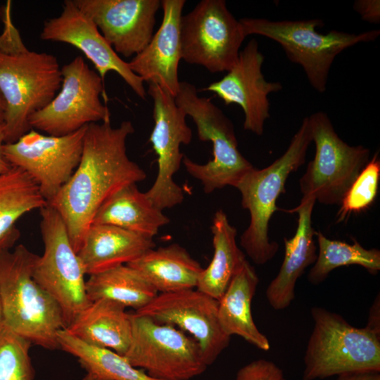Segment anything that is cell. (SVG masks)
<instances>
[{
  "label": "cell",
  "mask_w": 380,
  "mask_h": 380,
  "mask_svg": "<svg viewBox=\"0 0 380 380\" xmlns=\"http://www.w3.org/2000/svg\"><path fill=\"white\" fill-rule=\"evenodd\" d=\"M4 124L0 125V174L8 171L12 166L6 159L3 148L4 144Z\"/></svg>",
  "instance_id": "8d00e7d4"
},
{
  "label": "cell",
  "mask_w": 380,
  "mask_h": 380,
  "mask_svg": "<svg viewBox=\"0 0 380 380\" xmlns=\"http://www.w3.org/2000/svg\"><path fill=\"white\" fill-rule=\"evenodd\" d=\"M258 282L254 268L246 259L218 300V319L227 335H238L256 348L268 350L270 341L257 328L251 312V302Z\"/></svg>",
  "instance_id": "603a6c76"
},
{
  "label": "cell",
  "mask_w": 380,
  "mask_h": 380,
  "mask_svg": "<svg viewBox=\"0 0 380 380\" xmlns=\"http://www.w3.org/2000/svg\"><path fill=\"white\" fill-rule=\"evenodd\" d=\"M353 9L362 20L374 24L380 23L379 0H357L353 4Z\"/></svg>",
  "instance_id": "836d02e7"
},
{
  "label": "cell",
  "mask_w": 380,
  "mask_h": 380,
  "mask_svg": "<svg viewBox=\"0 0 380 380\" xmlns=\"http://www.w3.org/2000/svg\"><path fill=\"white\" fill-rule=\"evenodd\" d=\"M96 24L115 51L125 57L140 53L153 35L159 0H73Z\"/></svg>",
  "instance_id": "ac0fdd59"
},
{
  "label": "cell",
  "mask_w": 380,
  "mask_h": 380,
  "mask_svg": "<svg viewBox=\"0 0 380 380\" xmlns=\"http://www.w3.org/2000/svg\"><path fill=\"white\" fill-rule=\"evenodd\" d=\"M134 132L122 121L87 125L80 163L71 177L48 204L61 217L77 253L101 205L123 187L146 179V172L127 154L126 140Z\"/></svg>",
  "instance_id": "6da1fadb"
},
{
  "label": "cell",
  "mask_w": 380,
  "mask_h": 380,
  "mask_svg": "<svg viewBox=\"0 0 380 380\" xmlns=\"http://www.w3.org/2000/svg\"><path fill=\"white\" fill-rule=\"evenodd\" d=\"M38 257L23 244L0 253L4 324L32 344L56 350L65 323L56 301L33 277Z\"/></svg>",
  "instance_id": "3957f363"
},
{
  "label": "cell",
  "mask_w": 380,
  "mask_h": 380,
  "mask_svg": "<svg viewBox=\"0 0 380 380\" xmlns=\"http://www.w3.org/2000/svg\"><path fill=\"white\" fill-rule=\"evenodd\" d=\"M132 337L123 355L134 367L160 380H189L207 368L198 343L175 327L130 314Z\"/></svg>",
  "instance_id": "30bf717a"
},
{
  "label": "cell",
  "mask_w": 380,
  "mask_h": 380,
  "mask_svg": "<svg viewBox=\"0 0 380 380\" xmlns=\"http://www.w3.org/2000/svg\"><path fill=\"white\" fill-rule=\"evenodd\" d=\"M125 307L108 299L92 301L65 329L80 341L124 355L132 337Z\"/></svg>",
  "instance_id": "7402d4cb"
},
{
  "label": "cell",
  "mask_w": 380,
  "mask_h": 380,
  "mask_svg": "<svg viewBox=\"0 0 380 380\" xmlns=\"http://www.w3.org/2000/svg\"><path fill=\"white\" fill-rule=\"evenodd\" d=\"M264 60L258 41L252 39L240 51L227 74L203 89L216 94L225 105L240 106L244 113V129L257 135L263 134L265 122L270 117L268 95L283 88L279 82L265 80L262 72Z\"/></svg>",
  "instance_id": "e0dca14e"
},
{
  "label": "cell",
  "mask_w": 380,
  "mask_h": 380,
  "mask_svg": "<svg viewBox=\"0 0 380 380\" xmlns=\"http://www.w3.org/2000/svg\"><path fill=\"white\" fill-rule=\"evenodd\" d=\"M137 314L163 324L177 326L198 343L206 365L213 364L229 346L231 336L218 319V300L194 289L158 293Z\"/></svg>",
  "instance_id": "9a60e30c"
},
{
  "label": "cell",
  "mask_w": 380,
  "mask_h": 380,
  "mask_svg": "<svg viewBox=\"0 0 380 380\" xmlns=\"http://www.w3.org/2000/svg\"><path fill=\"white\" fill-rule=\"evenodd\" d=\"M147 93L153 101L154 127L149 141L158 156V175L146 194L154 206L163 210L181 203L182 189L173 180L184 154L181 144H189L192 131L186 122L184 110L177 106L175 98L160 86L148 83Z\"/></svg>",
  "instance_id": "5bb4252c"
},
{
  "label": "cell",
  "mask_w": 380,
  "mask_h": 380,
  "mask_svg": "<svg viewBox=\"0 0 380 380\" xmlns=\"http://www.w3.org/2000/svg\"><path fill=\"white\" fill-rule=\"evenodd\" d=\"M336 380H380V372L359 371L338 375Z\"/></svg>",
  "instance_id": "e575fe53"
},
{
  "label": "cell",
  "mask_w": 380,
  "mask_h": 380,
  "mask_svg": "<svg viewBox=\"0 0 380 380\" xmlns=\"http://www.w3.org/2000/svg\"><path fill=\"white\" fill-rule=\"evenodd\" d=\"M308 117L315 154L299 181L303 198H312L323 204H340L369 162L370 150L343 141L324 112Z\"/></svg>",
  "instance_id": "ba28073f"
},
{
  "label": "cell",
  "mask_w": 380,
  "mask_h": 380,
  "mask_svg": "<svg viewBox=\"0 0 380 380\" xmlns=\"http://www.w3.org/2000/svg\"><path fill=\"white\" fill-rule=\"evenodd\" d=\"M315 203L312 198H302L300 204L290 210L298 215L296 231L291 239L284 238L285 253L282 265L265 293L269 304L276 310L289 306L295 298L298 279L317 259L314 241L316 231L312 224Z\"/></svg>",
  "instance_id": "ffe728a7"
},
{
  "label": "cell",
  "mask_w": 380,
  "mask_h": 380,
  "mask_svg": "<svg viewBox=\"0 0 380 380\" xmlns=\"http://www.w3.org/2000/svg\"><path fill=\"white\" fill-rule=\"evenodd\" d=\"M59 91L44 108L30 118L32 129L52 136H63L91 123L110 120L101 99L103 80L80 56L61 68Z\"/></svg>",
  "instance_id": "7c38bea8"
},
{
  "label": "cell",
  "mask_w": 380,
  "mask_h": 380,
  "mask_svg": "<svg viewBox=\"0 0 380 380\" xmlns=\"http://www.w3.org/2000/svg\"><path fill=\"white\" fill-rule=\"evenodd\" d=\"M0 35V92L6 104L4 142L13 143L32 129L30 118L59 91L62 73L57 58L29 51L5 8Z\"/></svg>",
  "instance_id": "7a4b0ae2"
},
{
  "label": "cell",
  "mask_w": 380,
  "mask_h": 380,
  "mask_svg": "<svg viewBox=\"0 0 380 380\" xmlns=\"http://www.w3.org/2000/svg\"><path fill=\"white\" fill-rule=\"evenodd\" d=\"M235 380H286L282 370L271 361L261 359L241 368Z\"/></svg>",
  "instance_id": "d6a6232c"
},
{
  "label": "cell",
  "mask_w": 380,
  "mask_h": 380,
  "mask_svg": "<svg viewBox=\"0 0 380 380\" xmlns=\"http://www.w3.org/2000/svg\"><path fill=\"white\" fill-rule=\"evenodd\" d=\"M127 265L142 275L158 293L196 288L203 269L177 243L149 249Z\"/></svg>",
  "instance_id": "cb8c5ba5"
},
{
  "label": "cell",
  "mask_w": 380,
  "mask_h": 380,
  "mask_svg": "<svg viewBox=\"0 0 380 380\" xmlns=\"http://www.w3.org/2000/svg\"><path fill=\"white\" fill-rule=\"evenodd\" d=\"M6 110V104L5 100L0 92V125L4 124L5 114Z\"/></svg>",
  "instance_id": "74e56055"
},
{
  "label": "cell",
  "mask_w": 380,
  "mask_h": 380,
  "mask_svg": "<svg viewBox=\"0 0 380 380\" xmlns=\"http://www.w3.org/2000/svg\"><path fill=\"white\" fill-rule=\"evenodd\" d=\"M314 326L304 356L303 380L359 371L380 372V334L355 327L321 307L310 310Z\"/></svg>",
  "instance_id": "8992f818"
},
{
  "label": "cell",
  "mask_w": 380,
  "mask_h": 380,
  "mask_svg": "<svg viewBox=\"0 0 380 380\" xmlns=\"http://www.w3.org/2000/svg\"><path fill=\"white\" fill-rule=\"evenodd\" d=\"M380 302L379 295L375 298L369 314V318L366 327L370 330L380 334Z\"/></svg>",
  "instance_id": "d590c367"
},
{
  "label": "cell",
  "mask_w": 380,
  "mask_h": 380,
  "mask_svg": "<svg viewBox=\"0 0 380 380\" xmlns=\"http://www.w3.org/2000/svg\"><path fill=\"white\" fill-rule=\"evenodd\" d=\"M185 0H162V23L148 44L128 62L144 82L153 83L176 96L179 87L178 67L182 59L181 18Z\"/></svg>",
  "instance_id": "d6986e66"
},
{
  "label": "cell",
  "mask_w": 380,
  "mask_h": 380,
  "mask_svg": "<svg viewBox=\"0 0 380 380\" xmlns=\"http://www.w3.org/2000/svg\"><path fill=\"white\" fill-rule=\"evenodd\" d=\"M246 37L258 34L271 39L281 45L288 58L300 65L312 87L319 93L327 89L331 66L335 58L343 50L359 43L375 41L379 30L358 34L331 30L319 33L323 27L321 19L270 20L265 18L239 20Z\"/></svg>",
  "instance_id": "5b68a950"
},
{
  "label": "cell",
  "mask_w": 380,
  "mask_h": 380,
  "mask_svg": "<svg viewBox=\"0 0 380 380\" xmlns=\"http://www.w3.org/2000/svg\"><path fill=\"white\" fill-rule=\"evenodd\" d=\"M319 251L308 279L317 285L322 283L334 269L346 265H357L371 274L380 270V251L376 248L366 249L355 239L353 244L331 240L320 231L315 232Z\"/></svg>",
  "instance_id": "f546056e"
},
{
  "label": "cell",
  "mask_w": 380,
  "mask_h": 380,
  "mask_svg": "<svg viewBox=\"0 0 380 380\" xmlns=\"http://www.w3.org/2000/svg\"><path fill=\"white\" fill-rule=\"evenodd\" d=\"M32 344L4 324L0 329V380H34Z\"/></svg>",
  "instance_id": "4dcf8cb0"
},
{
  "label": "cell",
  "mask_w": 380,
  "mask_h": 380,
  "mask_svg": "<svg viewBox=\"0 0 380 380\" xmlns=\"http://www.w3.org/2000/svg\"><path fill=\"white\" fill-rule=\"evenodd\" d=\"M40 212L44 250L35 263L33 277L59 305L65 328L91 303L86 291L87 274L60 215L48 204Z\"/></svg>",
  "instance_id": "9c48e42d"
},
{
  "label": "cell",
  "mask_w": 380,
  "mask_h": 380,
  "mask_svg": "<svg viewBox=\"0 0 380 380\" xmlns=\"http://www.w3.org/2000/svg\"><path fill=\"white\" fill-rule=\"evenodd\" d=\"M86 291L91 302L108 299L136 311L146 306L158 294L142 275L127 265L89 275Z\"/></svg>",
  "instance_id": "f1b7e54d"
},
{
  "label": "cell",
  "mask_w": 380,
  "mask_h": 380,
  "mask_svg": "<svg viewBox=\"0 0 380 380\" xmlns=\"http://www.w3.org/2000/svg\"><path fill=\"white\" fill-rule=\"evenodd\" d=\"M153 238L104 224H91L77 252L88 275L127 265L155 248Z\"/></svg>",
  "instance_id": "44dd1931"
},
{
  "label": "cell",
  "mask_w": 380,
  "mask_h": 380,
  "mask_svg": "<svg viewBox=\"0 0 380 380\" xmlns=\"http://www.w3.org/2000/svg\"><path fill=\"white\" fill-rule=\"evenodd\" d=\"M175 101L192 118L198 139L213 144V158L205 164L184 156L188 173L201 182L206 194L226 186L235 187L254 167L238 149L232 121L211 99L199 96L196 87L186 81L180 82Z\"/></svg>",
  "instance_id": "52a82bcc"
},
{
  "label": "cell",
  "mask_w": 380,
  "mask_h": 380,
  "mask_svg": "<svg viewBox=\"0 0 380 380\" xmlns=\"http://www.w3.org/2000/svg\"><path fill=\"white\" fill-rule=\"evenodd\" d=\"M211 231L213 257L209 265L201 272L196 288L218 300L246 257L236 244V229L229 223L222 210L215 213Z\"/></svg>",
  "instance_id": "4316f807"
},
{
  "label": "cell",
  "mask_w": 380,
  "mask_h": 380,
  "mask_svg": "<svg viewBox=\"0 0 380 380\" xmlns=\"http://www.w3.org/2000/svg\"><path fill=\"white\" fill-rule=\"evenodd\" d=\"M245 38L224 0H202L181 18L182 59L213 73L232 68Z\"/></svg>",
  "instance_id": "8fae6325"
},
{
  "label": "cell",
  "mask_w": 380,
  "mask_h": 380,
  "mask_svg": "<svg viewBox=\"0 0 380 380\" xmlns=\"http://www.w3.org/2000/svg\"><path fill=\"white\" fill-rule=\"evenodd\" d=\"M169 222L146 193L132 184L108 198L96 213L91 224H110L153 238Z\"/></svg>",
  "instance_id": "d4e9b609"
},
{
  "label": "cell",
  "mask_w": 380,
  "mask_h": 380,
  "mask_svg": "<svg viewBox=\"0 0 380 380\" xmlns=\"http://www.w3.org/2000/svg\"><path fill=\"white\" fill-rule=\"evenodd\" d=\"M46 205L37 183L22 169L12 166L0 174V253L10 250L19 238L17 221Z\"/></svg>",
  "instance_id": "484cf974"
},
{
  "label": "cell",
  "mask_w": 380,
  "mask_h": 380,
  "mask_svg": "<svg viewBox=\"0 0 380 380\" xmlns=\"http://www.w3.org/2000/svg\"><path fill=\"white\" fill-rule=\"evenodd\" d=\"M4 325V318H3V312H2V306H1V302L0 298V329Z\"/></svg>",
  "instance_id": "f35d334b"
},
{
  "label": "cell",
  "mask_w": 380,
  "mask_h": 380,
  "mask_svg": "<svg viewBox=\"0 0 380 380\" xmlns=\"http://www.w3.org/2000/svg\"><path fill=\"white\" fill-rule=\"evenodd\" d=\"M87 125L63 136L33 129L16 141L4 143L3 151L11 166L25 171L38 185L49 204L77 167Z\"/></svg>",
  "instance_id": "4fadbf2b"
},
{
  "label": "cell",
  "mask_w": 380,
  "mask_h": 380,
  "mask_svg": "<svg viewBox=\"0 0 380 380\" xmlns=\"http://www.w3.org/2000/svg\"><path fill=\"white\" fill-rule=\"evenodd\" d=\"M380 177V160L377 153L369 160L352 183L337 213V222L347 220L352 213L367 209L374 201Z\"/></svg>",
  "instance_id": "1f68e13d"
},
{
  "label": "cell",
  "mask_w": 380,
  "mask_h": 380,
  "mask_svg": "<svg viewBox=\"0 0 380 380\" xmlns=\"http://www.w3.org/2000/svg\"><path fill=\"white\" fill-rule=\"evenodd\" d=\"M40 38L75 46L93 63L103 81L108 72H115L138 96L146 99L144 80L131 70L128 63L118 56L96 24L73 0L64 1L60 15L44 23Z\"/></svg>",
  "instance_id": "2e32d148"
},
{
  "label": "cell",
  "mask_w": 380,
  "mask_h": 380,
  "mask_svg": "<svg viewBox=\"0 0 380 380\" xmlns=\"http://www.w3.org/2000/svg\"><path fill=\"white\" fill-rule=\"evenodd\" d=\"M312 142L308 117L304 118L286 151L269 166L253 168L236 184L241 193V205L250 213V224L240 238V244L257 265H264L277 253L279 244L270 241L269 224L278 210L277 201L285 192V183L305 160Z\"/></svg>",
  "instance_id": "277c9868"
},
{
  "label": "cell",
  "mask_w": 380,
  "mask_h": 380,
  "mask_svg": "<svg viewBox=\"0 0 380 380\" xmlns=\"http://www.w3.org/2000/svg\"><path fill=\"white\" fill-rule=\"evenodd\" d=\"M59 348L75 357L85 371L82 380H160L133 367L115 351L89 345L65 328L57 334Z\"/></svg>",
  "instance_id": "83f0119b"
}]
</instances>
